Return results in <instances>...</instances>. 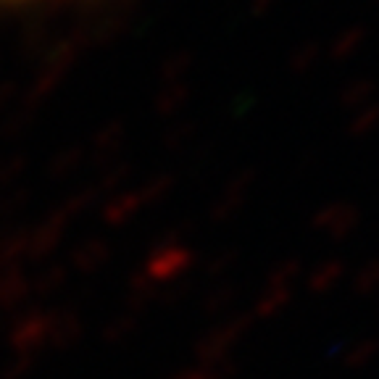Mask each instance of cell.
<instances>
[{
  "instance_id": "obj_12",
  "label": "cell",
  "mask_w": 379,
  "mask_h": 379,
  "mask_svg": "<svg viewBox=\"0 0 379 379\" xmlns=\"http://www.w3.org/2000/svg\"><path fill=\"white\" fill-rule=\"evenodd\" d=\"M377 300H379V295H377Z\"/></svg>"
},
{
  "instance_id": "obj_1",
  "label": "cell",
  "mask_w": 379,
  "mask_h": 379,
  "mask_svg": "<svg viewBox=\"0 0 379 379\" xmlns=\"http://www.w3.org/2000/svg\"><path fill=\"white\" fill-rule=\"evenodd\" d=\"M314 232L332 242L348 240L353 232L361 227V208L348 203V200H334V203L322 205L311 219Z\"/></svg>"
},
{
  "instance_id": "obj_13",
  "label": "cell",
  "mask_w": 379,
  "mask_h": 379,
  "mask_svg": "<svg viewBox=\"0 0 379 379\" xmlns=\"http://www.w3.org/2000/svg\"><path fill=\"white\" fill-rule=\"evenodd\" d=\"M377 3H379V0H377Z\"/></svg>"
},
{
  "instance_id": "obj_2",
  "label": "cell",
  "mask_w": 379,
  "mask_h": 379,
  "mask_svg": "<svg viewBox=\"0 0 379 379\" xmlns=\"http://www.w3.org/2000/svg\"><path fill=\"white\" fill-rule=\"evenodd\" d=\"M303 279L311 295L327 298L332 295L334 290L348 279V264L342 259H324L311 271H305Z\"/></svg>"
},
{
  "instance_id": "obj_9",
  "label": "cell",
  "mask_w": 379,
  "mask_h": 379,
  "mask_svg": "<svg viewBox=\"0 0 379 379\" xmlns=\"http://www.w3.org/2000/svg\"><path fill=\"white\" fill-rule=\"evenodd\" d=\"M293 303V290H287V287H266V293L259 298V303H256V314L261 319H277L282 316L290 308Z\"/></svg>"
},
{
  "instance_id": "obj_8",
  "label": "cell",
  "mask_w": 379,
  "mask_h": 379,
  "mask_svg": "<svg viewBox=\"0 0 379 379\" xmlns=\"http://www.w3.org/2000/svg\"><path fill=\"white\" fill-rule=\"evenodd\" d=\"M351 287L353 293L363 300L379 295V259H369L363 261L356 274H351Z\"/></svg>"
},
{
  "instance_id": "obj_11",
  "label": "cell",
  "mask_w": 379,
  "mask_h": 379,
  "mask_svg": "<svg viewBox=\"0 0 379 379\" xmlns=\"http://www.w3.org/2000/svg\"><path fill=\"white\" fill-rule=\"evenodd\" d=\"M0 3H24V0H0Z\"/></svg>"
},
{
  "instance_id": "obj_6",
  "label": "cell",
  "mask_w": 379,
  "mask_h": 379,
  "mask_svg": "<svg viewBox=\"0 0 379 379\" xmlns=\"http://www.w3.org/2000/svg\"><path fill=\"white\" fill-rule=\"evenodd\" d=\"M345 132H348L353 140H366V137H371V135H377L379 132V101L363 106L358 111H353L351 116H348Z\"/></svg>"
},
{
  "instance_id": "obj_3",
  "label": "cell",
  "mask_w": 379,
  "mask_h": 379,
  "mask_svg": "<svg viewBox=\"0 0 379 379\" xmlns=\"http://www.w3.org/2000/svg\"><path fill=\"white\" fill-rule=\"evenodd\" d=\"M366 40H369V29L363 24H348L324 47V58H329L332 64H348L351 58L358 56V50H363Z\"/></svg>"
},
{
  "instance_id": "obj_10",
  "label": "cell",
  "mask_w": 379,
  "mask_h": 379,
  "mask_svg": "<svg viewBox=\"0 0 379 379\" xmlns=\"http://www.w3.org/2000/svg\"><path fill=\"white\" fill-rule=\"evenodd\" d=\"M305 268H303V261L300 259H282L274 264L271 268V274H268V285L271 287H287V290H293L295 287L298 279H303Z\"/></svg>"
},
{
  "instance_id": "obj_7",
  "label": "cell",
  "mask_w": 379,
  "mask_h": 379,
  "mask_svg": "<svg viewBox=\"0 0 379 379\" xmlns=\"http://www.w3.org/2000/svg\"><path fill=\"white\" fill-rule=\"evenodd\" d=\"M324 58V45H319L316 40H308L303 45H298L293 53H290V61H287V69L295 77H305L311 74L316 66L322 64Z\"/></svg>"
},
{
  "instance_id": "obj_5",
  "label": "cell",
  "mask_w": 379,
  "mask_h": 379,
  "mask_svg": "<svg viewBox=\"0 0 379 379\" xmlns=\"http://www.w3.org/2000/svg\"><path fill=\"white\" fill-rule=\"evenodd\" d=\"M377 358H379L377 337H361V340L351 342V345L345 348V353H342V363H345V369H351V371L369 369Z\"/></svg>"
},
{
  "instance_id": "obj_4",
  "label": "cell",
  "mask_w": 379,
  "mask_h": 379,
  "mask_svg": "<svg viewBox=\"0 0 379 379\" xmlns=\"http://www.w3.org/2000/svg\"><path fill=\"white\" fill-rule=\"evenodd\" d=\"M337 101H340V106L348 113L358 111V108L377 101V82L371 77H356V79H351V82L342 87Z\"/></svg>"
}]
</instances>
